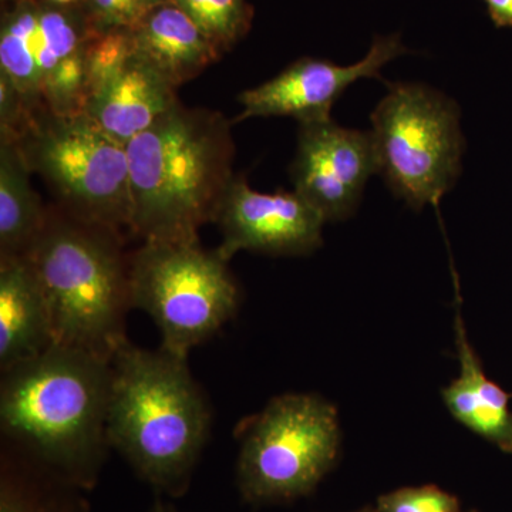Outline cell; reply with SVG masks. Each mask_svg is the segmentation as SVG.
<instances>
[{
  "mask_svg": "<svg viewBox=\"0 0 512 512\" xmlns=\"http://www.w3.org/2000/svg\"><path fill=\"white\" fill-rule=\"evenodd\" d=\"M111 362L66 346L3 370L5 446L64 483L89 487L107 450Z\"/></svg>",
  "mask_w": 512,
  "mask_h": 512,
  "instance_id": "cell-1",
  "label": "cell"
},
{
  "mask_svg": "<svg viewBox=\"0 0 512 512\" xmlns=\"http://www.w3.org/2000/svg\"><path fill=\"white\" fill-rule=\"evenodd\" d=\"M231 121L178 104L127 144L130 232L141 241H200L234 180Z\"/></svg>",
  "mask_w": 512,
  "mask_h": 512,
  "instance_id": "cell-2",
  "label": "cell"
},
{
  "mask_svg": "<svg viewBox=\"0 0 512 512\" xmlns=\"http://www.w3.org/2000/svg\"><path fill=\"white\" fill-rule=\"evenodd\" d=\"M210 403L187 357L130 340L111 359L107 439L130 466L161 490H184L208 437Z\"/></svg>",
  "mask_w": 512,
  "mask_h": 512,
  "instance_id": "cell-3",
  "label": "cell"
},
{
  "mask_svg": "<svg viewBox=\"0 0 512 512\" xmlns=\"http://www.w3.org/2000/svg\"><path fill=\"white\" fill-rule=\"evenodd\" d=\"M28 259L45 293L53 343L111 362L128 340L133 309L123 234L49 205Z\"/></svg>",
  "mask_w": 512,
  "mask_h": 512,
  "instance_id": "cell-4",
  "label": "cell"
},
{
  "mask_svg": "<svg viewBox=\"0 0 512 512\" xmlns=\"http://www.w3.org/2000/svg\"><path fill=\"white\" fill-rule=\"evenodd\" d=\"M15 143L57 207L120 234L130 231L127 148L90 117L37 110Z\"/></svg>",
  "mask_w": 512,
  "mask_h": 512,
  "instance_id": "cell-5",
  "label": "cell"
},
{
  "mask_svg": "<svg viewBox=\"0 0 512 512\" xmlns=\"http://www.w3.org/2000/svg\"><path fill=\"white\" fill-rule=\"evenodd\" d=\"M228 262L200 241H144L131 252V305L156 323L161 348L188 359L237 315L241 292Z\"/></svg>",
  "mask_w": 512,
  "mask_h": 512,
  "instance_id": "cell-6",
  "label": "cell"
},
{
  "mask_svg": "<svg viewBox=\"0 0 512 512\" xmlns=\"http://www.w3.org/2000/svg\"><path fill=\"white\" fill-rule=\"evenodd\" d=\"M237 433L238 485L249 503H284L311 493L339 456L338 410L318 394L275 397Z\"/></svg>",
  "mask_w": 512,
  "mask_h": 512,
  "instance_id": "cell-7",
  "label": "cell"
},
{
  "mask_svg": "<svg viewBox=\"0 0 512 512\" xmlns=\"http://www.w3.org/2000/svg\"><path fill=\"white\" fill-rule=\"evenodd\" d=\"M387 86L370 116L379 174L414 210L437 205L461 173L460 109L424 84Z\"/></svg>",
  "mask_w": 512,
  "mask_h": 512,
  "instance_id": "cell-8",
  "label": "cell"
},
{
  "mask_svg": "<svg viewBox=\"0 0 512 512\" xmlns=\"http://www.w3.org/2000/svg\"><path fill=\"white\" fill-rule=\"evenodd\" d=\"M96 36L80 2H12L0 23V73L18 87L33 113H83L87 53Z\"/></svg>",
  "mask_w": 512,
  "mask_h": 512,
  "instance_id": "cell-9",
  "label": "cell"
},
{
  "mask_svg": "<svg viewBox=\"0 0 512 512\" xmlns=\"http://www.w3.org/2000/svg\"><path fill=\"white\" fill-rule=\"evenodd\" d=\"M180 103L177 89L134 52L127 30L94 37L83 113L110 137L127 146Z\"/></svg>",
  "mask_w": 512,
  "mask_h": 512,
  "instance_id": "cell-10",
  "label": "cell"
},
{
  "mask_svg": "<svg viewBox=\"0 0 512 512\" xmlns=\"http://www.w3.org/2000/svg\"><path fill=\"white\" fill-rule=\"evenodd\" d=\"M376 173L372 131L339 126L332 117L299 124L298 150L291 165L293 191L326 221L350 217L367 180Z\"/></svg>",
  "mask_w": 512,
  "mask_h": 512,
  "instance_id": "cell-11",
  "label": "cell"
},
{
  "mask_svg": "<svg viewBox=\"0 0 512 512\" xmlns=\"http://www.w3.org/2000/svg\"><path fill=\"white\" fill-rule=\"evenodd\" d=\"M325 218L295 191L264 194L235 175L214 224L221 232L220 254L227 261L238 252L302 256L322 247Z\"/></svg>",
  "mask_w": 512,
  "mask_h": 512,
  "instance_id": "cell-12",
  "label": "cell"
},
{
  "mask_svg": "<svg viewBox=\"0 0 512 512\" xmlns=\"http://www.w3.org/2000/svg\"><path fill=\"white\" fill-rule=\"evenodd\" d=\"M409 53L399 33L375 36L365 59L350 66L302 57L274 79L245 90L238 101L244 109L235 121L252 117H293L299 124L330 119V110L350 84L380 79V70Z\"/></svg>",
  "mask_w": 512,
  "mask_h": 512,
  "instance_id": "cell-13",
  "label": "cell"
},
{
  "mask_svg": "<svg viewBox=\"0 0 512 512\" xmlns=\"http://www.w3.org/2000/svg\"><path fill=\"white\" fill-rule=\"evenodd\" d=\"M131 47L175 89L200 76L222 55L173 0L127 30Z\"/></svg>",
  "mask_w": 512,
  "mask_h": 512,
  "instance_id": "cell-14",
  "label": "cell"
},
{
  "mask_svg": "<svg viewBox=\"0 0 512 512\" xmlns=\"http://www.w3.org/2000/svg\"><path fill=\"white\" fill-rule=\"evenodd\" d=\"M53 345L45 293L28 256L0 259V370Z\"/></svg>",
  "mask_w": 512,
  "mask_h": 512,
  "instance_id": "cell-15",
  "label": "cell"
},
{
  "mask_svg": "<svg viewBox=\"0 0 512 512\" xmlns=\"http://www.w3.org/2000/svg\"><path fill=\"white\" fill-rule=\"evenodd\" d=\"M456 346L460 377L443 390V399L454 419L512 454V410L508 394L485 376L476 350L468 342L460 306L456 315Z\"/></svg>",
  "mask_w": 512,
  "mask_h": 512,
  "instance_id": "cell-16",
  "label": "cell"
},
{
  "mask_svg": "<svg viewBox=\"0 0 512 512\" xmlns=\"http://www.w3.org/2000/svg\"><path fill=\"white\" fill-rule=\"evenodd\" d=\"M32 174L18 144L0 140V259L28 256L45 228L49 205L33 188Z\"/></svg>",
  "mask_w": 512,
  "mask_h": 512,
  "instance_id": "cell-17",
  "label": "cell"
},
{
  "mask_svg": "<svg viewBox=\"0 0 512 512\" xmlns=\"http://www.w3.org/2000/svg\"><path fill=\"white\" fill-rule=\"evenodd\" d=\"M224 55L251 29L254 9L247 0H173Z\"/></svg>",
  "mask_w": 512,
  "mask_h": 512,
  "instance_id": "cell-18",
  "label": "cell"
},
{
  "mask_svg": "<svg viewBox=\"0 0 512 512\" xmlns=\"http://www.w3.org/2000/svg\"><path fill=\"white\" fill-rule=\"evenodd\" d=\"M9 450L2 457L0 512H59L55 500L29 476V467H22L18 454Z\"/></svg>",
  "mask_w": 512,
  "mask_h": 512,
  "instance_id": "cell-19",
  "label": "cell"
},
{
  "mask_svg": "<svg viewBox=\"0 0 512 512\" xmlns=\"http://www.w3.org/2000/svg\"><path fill=\"white\" fill-rule=\"evenodd\" d=\"M96 35L128 30L170 0H79Z\"/></svg>",
  "mask_w": 512,
  "mask_h": 512,
  "instance_id": "cell-20",
  "label": "cell"
},
{
  "mask_svg": "<svg viewBox=\"0 0 512 512\" xmlns=\"http://www.w3.org/2000/svg\"><path fill=\"white\" fill-rule=\"evenodd\" d=\"M377 512H458L457 497L436 485L404 487L380 495Z\"/></svg>",
  "mask_w": 512,
  "mask_h": 512,
  "instance_id": "cell-21",
  "label": "cell"
},
{
  "mask_svg": "<svg viewBox=\"0 0 512 512\" xmlns=\"http://www.w3.org/2000/svg\"><path fill=\"white\" fill-rule=\"evenodd\" d=\"M484 3L495 28H512V0H484Z\"/></svg>",
  "mask_w": 512,
  "mask_h": 512,
  "instance_id": "cell-22",
  "label": "cell"
},
{
  "mask_svg": "<svg viewBox=\"0 0 512 512\" xmlns=\"http://www.w3.org/2000/svg\"><path fill=\"white\" fill-rule=\"evenodd\" d=\"M50 2L59 3V5H72V3H77L79 0H50Z\"/></svg>",
  "mask_w": 512,
  "mask_h": 512,
  "instance_id": "cell-23",
  "label": "cell"
},
{
  "mask_svg": "<svg viewBox=\"0 0 512 512\" xmlns=\"http://www.w3.org/2000/svg\"><path fill=\"white\" fill-rule=\"evenodd\" d=\"M357 512H377V510H372V508H365V510L357 511Z\"/></svg>",
  "mask_w": 512,
  "mask_h": 512,
  "instance_id": "cell-24",
  "label": "cell"
},
{
  "mask_svg": "<svg viewBox=\"0 0 512 512\" xmlns=\"http://www.w3.org/2000/svg\"><path fill=\"white\" fill-rule=\"evenodd\" d=\"M9 2H19V0H9Z\"/></svg>",
  "mask_w": 512,
  "mask_h": 512,
  "instance_id": "cell-25",
  "label": "cell"
},
{
  "mask_svg": "<svg viewBox=\"0 0 512 512\" xmlns=\"http://www.w3.org/2000/svg\"><path fill=\"white\" fill-rule=\"evenodd\" d=\"M158 512H168V511H164V510H163V511H158Z\"/></svg>",
  "mask_w": 512,
  "mask_h": 512,
  "instance_id": "cell-26",
  "label": "cell"
},
{
  "mask_svg": "<svg viewBox=\"0 0 512 512\" xmlns=\"http://www.w3.org/2000/svg\"><path fill=\"white\" fill-rule=\"evenodd\" d=\"M470 512H477V511H470Z\"/></svg>",
  "mask_w": 512,
  "mask_h": 512,
  "instance_id": "cell-27",
  "label": "cell"
}]
</instances>
